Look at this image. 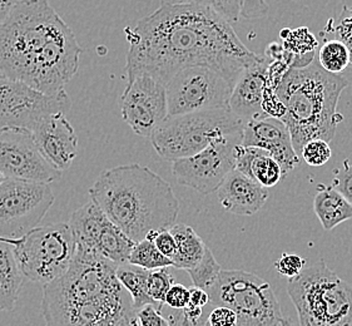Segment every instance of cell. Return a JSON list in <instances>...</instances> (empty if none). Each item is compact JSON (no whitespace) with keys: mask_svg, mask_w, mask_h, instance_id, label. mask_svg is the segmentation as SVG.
<instances>
[{"mask_svg":"<svg viewBox=\"0 0 352 326\" xmlns=\"http://www.w3.org/2000/svg\"><path fill=\"white\" fill-rule=\"evenodd\" d=\"M25 279L47 285L64 275L76 256V240L68 224L38 226L18 240H6Z\"/></svg>","mask_w":352,"mask_h":326,"instance_id":"obj_9","label":"cell"},{"mask_svg":"<svg viewBox=\"0 0 352 326\" xmlns=\"http://www.w3.org/2000/svg\"><path fill=\"white\" fill-rule=\"evenodd\" d=\"M157 248L162 252L163 255L168 259H173V256L176 255L177 242L175 236L170 232V230H164L160 231L155 235V240Z\"/></svg>","mask_w":352,"mask_h":326,"instance_id":"obj_40","label":"cell"},{"mask_svg":"<svg viewBox=\"0 0 352 326\" xmlns=\"http://www.w3.org/2000/svg\"><path fill=\"white\" fill-rule=\"evenodd\" d=\"M322 39H338L344 43L350 52V65L352 67V10L344 7L338 18H332L320 33Z\"/></svg>","mask_w":352,"mask_h":326,"instance_id":"obj_29","label":"cell"},{"mask_svg":"<svg viewBox=\"0 0 352 326\" xmlns=\"http://www.w3.org/2000/svg\"><path fill=\"white\" fill-rule=\"evenodd\" d=\"M82 48L48 0H21L0 23V76L58 97L77 74Z\"/></svg>","mask_w":352,"mask_h":326,"instance_id":"obj_2","label":"cell"},{"mask_svg":"<svg viewBox=\"0 0 352 326\" xmlns=\"http://www.w3.org/2000/svg\"><path fill=\"white\" fill-rule=\"evenodd\" d=\"M350 8H351V10H352V7H350Z\"/></svg>","mask_w":352,"mask_h":326,"instance_id":"obj_49","label":"cell"},{"mask_svg":"<svg viewBox=\"0 0 352 326\" xmlns=\"http://www.w3.org/2000/svg\"><path fill=\"white\" fill-rule=\"evenodd\" d=\"M306 263L307 261L302 256L283 252L276 261L275 268L281 276L287 277L289 280L301 275L303 270L306 269Z\"/></svg>","mask_w":352,"mask_h":326,"instance_id":"obj_34","label":"cell"},{"mask_svg":"<svg viewBox=\"0 0 352 326\" xmlns=\"http://www.w3.org/2000/svg\"><path fill=\"white\" fill-rule=\"evenodd\" d=\"M190 291L181 284H173L169 289L164 304L173 310H184L190 305Z\"/></svg>","mask_w":352,"mask_h":326,"instance_id":"obj_38","label":"cell"},{"mask_svg":"<svg viewBox=\"0 0 352 326\" xmlns=\"http://www.w3.org/2000/svg\"><path fill=\"white\" fill-rule=\"evenodd\" d=\"M242 135L219 137L197 155L172 162V173L177 182L202 195L217 192L225 178L236 170V155Z\"/></svg>","mask_w":352,"mask_h":326,"instance_id":"obj_13","label":"cell"},{"mask_svg":"<svg viewBox=\"0 0 352 326\" xmlns=\"http://www.w3.org/2000/svg\"><path fill=\"white\" fill-rule=\"evenodd\" d=\"M217 196L221 205L228 213L252 216L267 202L268 191L252 178L234 170L219 186Z\"/></svg>","mask_w":352,"mask_h":326,"instance_id":"obj_20","label":"cell"},{"mask_svg":"<svg viewBox=\"0 0 352 326\" xmlns=\"http://www.w3.org/2000/svg\"><path fill=\"white\" fill-rule=\"evenodd\" d=\"M314 211L326 231L352 219V205L331 184H320L314 199Z\"/></svg>","mask_w":352,"mask_h":326,"instance_id":"obj_23","label":"cell"},{"mask_svg":"<svg viewBox=\"0 0 352 326\" xmlns=\"http://www.w3.org/2000/svg\"><path fill=\"white\" fill-rule=\"evenodd\" d=\"M0 171L7 178L52 184L62 172L48 162L27 128L0 129Z\"/></svg>","mask_w":352,"mask_h":326,"instance_id":"obj_15","label":"cell"},{"mask_svg":"<svg viewBox=\"0 0 352 326\" xmlns=\"http://www.w3.org/2000/svg\"><path fill=\"white\" fill-rule=\"evenodd\" d=\"M301 157L303 161L312 167H321L329 162L332 157L330 143L324 140H314L305 144Z\"/></svg>","mask_w":352,"mask_h":326,"instance_id":"obj_33","label":"cell"},{"mask_svg":"<svg viewBox=\"0 0 352 326\" xmlns=\"http://www.w3.org/2000/svg\"><path fill=\"white\" fill-rule=\"evenodd\" d=\"M282 326H292V324H291V321L289 319H285L283 323H282Z\"/></svg>","mask_w":352,"mask_h":326,"instance_id":"obj_48","label":"cell"},{"mask_svg":"<svg viewBox=\"0 0 352 326\" xmlns=\"http://www.w3.org/2000/svg\"><path fill=\"white\" fill-rule=\"evenodd\" d=\"M68 225L74 236L77 251L106 259L118 266L128 263L135 242L92 199L72 213Z\"/></svg>","mask_w":352,"mask_h":326,"instance_id":"obj_12","label":"cell"},{"mask_svg":"<svg viewBox=\"0 0 352 326\" xmlns=\"http://www.w3.org/2000/svg\"><path fill=\"white\" fill-rule=\"evenodd\" d=\"M116 326H140L138 318H137V310L134 309L132 304L128 305L126 312H123V315L120 316Z\"/></svg>","mask_w":352,"mask_h":326,"instance_id":"obj_43","label":"cell"},{"mask_svg":"<svg viewBox=\"0 0 352 326\" xmlns=\"http://www.w3.org/2000/svg\"><path fill=\"white\" fill-rule=\"evenodd\" d=\"M32 133L43 156L56 170H68L78 156V135L65 113L50 114L36 126Z\"/></svg>","mask_w":352,"mask_h":326,"instance_id":"obj_18","label":"cell"},{"mask_svg":"<svg viewBox=\"0 0 352 326\" xmlns=\"http://www.w3.org/2000/svg\"><path fill=\"white\" fill-rule=\"evenodd\" d=\"M53 204L50 184L7 178L0 186V239L18 240L28 234Z\"/></svg>","mask_w":352,"mask_h":326,"instance_id":"obj_11","label":"cell"},{"mask_svg":"<svg viewBox=\"0 0 352 326\" xmlns=\"http://www.w3.org/2000/svg\"><path fill=\"white\" fill-rule=\"evenodd\" d=\"M117 263L76 250L71 268L43 285L45 326H116L126 312Z\"/></svg>","mask_w":352,"mask_h":326,"instance_id":"obj_3","label":"cell"},{"mask_svg":"<svg viewBox=\"0 0 352 326\" xmlns=\"http://www.w3.org/2000/svg\"><path fill=\"white\" fill-rule=\"evenodd\" d=\"M148 275V270L141 269L129 263L120 265L117 269V277L122 286L131 294L132 305L135 310H140L146 305H161L149 296L147 287Z\"/></svg>","mask_w":352,"mask_h":326,"instance_id":"obj_25","label":"cell"},{"mask_svg":"<svg viewBox=\"0 0 352 326\" xmlns=\"http://www.w3.org/2000/svg\"><path fill=\"white\" fill-rule=\"evenodd\" d=\"M164 305H146L137 310L140 326H170L168 318L162 315Z\"/></svg>","mask_w":352,"mask_h":326,"instance_id":"obj_37","label":"cell"},{"mask_svg":"<svg viewBox=\"0 0 352 326\" xmlns=\"http://www.w3.org/2000/svg\"><path fill=\"white\" fill-rule=\"evenodd\" d=\"M89 196L134 242L172 228L179 213L172 186L138 163L103 171L89 188Z\"/></svg>","mask_w":352,"mask_h":326,"instance_id":"obj_4","label":"cell"},{"mask_svg":"<svg viewBox=\"0 0 352 326\" xmlns=\"http://www.w3.org/2000/svg\"><path fill=\"white\" fill-rule=\"evenodd\" d=\"M349 80L324 71L316 62L306 68H289L276 93L286 108L281 121L289 128L294 149L301 156L306 143L314 140L331 142L338 123L344 121L338 112L341 93Z\"/></svg>","mask_w":352,"mask_h":326,"instance_id":"obj_5","label":"cell"},{"mask_svg":"<svg viewBox=\"0 0 352 326\" xmlns=\"http://www.w3.org/2000/svg\"><path fill=\"white\" fill-rule=\"evenodd\" d=\"M242 146L266 151L280 163L285 177L300 163V156L294 149L289 128L277 118L247 122L242 135Z\"/></svg>","mask_w":352,"mask_h":326,"instance_id":"obj_17","label":"cell"},{"mask_svg":"<svg viewBox=\"0 0 352 326\" xmlns=\"http://www.w3.org/2000/svg\"><path fill=\"white\" fill-rule=\"evenodd\" d=\"M280 36L285 50L291 53L295 58L312 54L316 52L318 47L316 36L306 27H300L294 30L282 29Z\"/></svg>","mask_w":352,"mask_h":326,"instance_id":"obj_28","label":"cell"},{"mask_svg":"<svg viewBox=\"0 0 352 326\" xmlns=\"http://www.w3.org/2000/svg\"><path fill=\"white\" fill-rule=\"evenodd\" d=\"M120 114L135 135L151 137L168 117L166 85L148 74L129 79L120 97Z\"/></svg>","mask_w":352,"mask_h":326,"instance_id":"obj_16","label":"cell"},{"mask_svg":"<svg viewBox=\"0 0 352 326\" xmlns=\"http://www.w3.org/2000/svg\"><path fill=\"white\" fill-rule=\"evenodd\" d=\"M268 10L270 7L266 0H243L241 17L248 21L261 19L268 14Z\"/></svg>","mask_w":352,"mask_h":326,"instance_id":"obj_39","label":"cell"},{"mask_svg":"<svg viewBox=\"0 0 352 326\" xmlns=\"http://www.w3.org/2000/svg\"><path fill=\"white\" fill-rule=\"evenodd\" d=\"M236 170L247 177L252 178L263 187H274L285 177L280 163L263 149L245 147L241 143L237 147Z\"/></svg>","mask_w":352,"mask_h":326,"instance_id":"obj_21","label":"cell"},{"mask_svg":"<svg viewBox=\"0 0 352 326\" xmlns=\"http://www.w3.org/2000/svg\"><path fill=\"white\" fill-rule=\"evenodd\" d=\"M124 32L128 80L148 74L167 85L184 68L207 65L236 85L242 72L260 57L245 47L230 23L196 3L161 6Z\"/></svg>","mask_w":352,"mask_h":326,"instance_id":"obj_1","label":"cell"},{"mask_svg":"<svg viewBox=\"0 0 352 326\" xmlns=\"http://www.w3.org/2000/svg\"><path fill=\"white\" fill-rule=\"evenodd\" d=\"M128 263L141 269L148 270V271L173 266L172 260L163 255L155 246V241L149 239L135 242Z\"/></svg>","mask_w":352,"mask_h":326,"instance_id":"obj_26","label":"cell"},{"mask_svg":"<svg viewBox=\"0 0 352 326\" xmlns=\"http://www.w3.org/2000/svg\"><path fill=\"white\" fill-rule=\"evenodd\" d=\"M21 0H0V23L7 18L9 12Z\"/></svg>","mask_w":352,"mask_h":326,"instance_id":"obj_45","label":"cell"},{"mask_svg":"<svg viewBox=\"0 0 352 326\" xmlns=\"http://www.w3.org/2000/svg\"><path fill=\"white\" fill-rule=\"evenodd\" d=\"M207 292L212 306L236 312L239 326H282L285 320L271 285L243 270H222Z\"/></svg>","mask_w":352,"mask_h":326,"instance_id":"obj_8","label":"cell"},{"mask_svg":"<svg viewBox=\"0 0 352 326\" xmlns=\"http://www.w3.org/2000/svg\"><path fill=\"white\" fill-rule=\"evenodd\" d=\"M221 271H222L221 265L214 259L211 250L207 248L202 261L198 263L196 268H193L187 272H188L190 280L193 283V286L207 291L211 287L212 285L217 281Z\"/></svg>","mask_w":352,"mask_h":326,"instance_id":"obj_30","label":"cell"},{"mask_svg":"<svg viewBox=\"0 0 352 326\" xmlns=\"http://www.w3.org/2000/svg\"><path fill=\"white\" fill-rule=\"evenodd\" d=\"M287 292L300 326H352V286L324 260L289 279Z\"/></svg>","mask_w":352,"mask_h":326,"instance_id":"obj_6","label":"cell"},{"mask_svg":"<svg viewBox=\"0 0 352 326\" xmlns=\"http://www.w3.org/2000/svg\"><path fill=\"white\" fill-rule=\"evenodd\" d=\"M233 88L232 82L212 67L184 68L166 85L168 116L230 109Z\"/></svg>","mask_w":352,"mask_h":326,"instance_id":"obj_10","label":"cell"},{"mask_svg":"<svg viewBox=\"0 0 352 326\" xmlns=\"http://www.w3.org/2000/svg\"><path fill=\"white\" fill-rule=\"evenodd\" d=\"M24 280L12 245L0 239V312L14 309Z\"/></svg>","mask_w":352,"mask_h":326,"instance_id":"obj_22","label":"cell"},{"mask_svg":"<svg viewBox=\"0 0 352 326\" xmlns=\"http://www.w3.org/2000/svg\"><path fill=\"white\" fill-rule=\"evenodd\" d=\"M177 242L176 255L173 256V268L178 270H190L196 268L202 261L207 246L201 236L188 225H175L169 228Z\"/></svg>","mask_w":352,"mask_h":326,"instance_id":"obj_24","label":"cell"},{"mask_svg":"<svg viewBox=\"0 0 352 326\" xmlns=\"http://www.w3.org/2000/svg\"><path fill=\"white\" fill-rule=\"evenodd\" d=\"M271 59L265 54L242 72L233 88L230 111L245 121L268 118L262 109L263 94L267 87V69Z\"/></svg>","mask_w":352,"mask_h":326,"instance_id":"obj_19","label":"cell"},{"mask_svg":"<svg viewBox=\"0 0 352 326\" xmlns=\"http://www.w3.org/2000/svg\"><path fill=\"white\" fill-rule=\"evenodd\" d=\"M173 284H175V277L169 272L168 268L149 271L148 281H147L148 294L157 304L164 305L166 295Z\"/></svg>","mask_w":352,"mask_h":326,"instance_id":"obj_31","label":"cell"},{"mask_svg":"<svg viewBox=\"0 0 352 326\" xmlns=\"http://www.w3.org/2000/svg\"><path fill=\"white\" fill-rule=\"evenodd\" d=\"M6 180H7V177H6V176H4V173L0 171V186H1V184H3Z\"/></svg>","mask_w":352,"mask_h":326,"instance_id":"obj_47","label":"cell"},{"mask_svg":"<svg viewBox=\"0 0 352 326\" xmlns=\"http://www.w3.org/2000/svg\"><path fill=\"white\" fill-rule=\"evenodd\" d=\"M173 310V309H172ZM208 312L202 319H193L184 310H173L168 315L169 325L170 326H206V320Z\"/></svg>","mask_w":352,"mask_h":326,"instance_id":"obj_41","label":"cell"},{"mask_svg":"<svg viewBox=\"0 0 352 326\" xmlns=\"http://www.w3.org/2000/svg\"><path fill=\"white\" fill-rule=\"evenodd\" d=\"M318 63L324 71L340 74L350 65V52L338 39H324L318 50Z\"/></svg>","mask_w":352,"mask_h":326,"instance_id":"obj_27","label":"cell"},{"mask_svg":"<svg viewBox=\"0 0 352 326\" xmlns=\"http://www.w3.org/2000/svg\"><path fill=\"white\" fill-rule=\"evenodd\" d=\"M196 0H160L161 6H186L193 4Z\"/></svg>","mask_w":352,"mask_h":326,"instance_id":"obj_46","label":"cell"},{"mask_svg":"<svg viewBox=\"0 0 352 326\" xmlns=\"http://www.w3.org/2000/svg\"><path fill=\"white\" fill-rule=\"evenodd\" d=\"M206 326H239L236 312L227 306H213L206 320Z\"/></svg>","mask_w":352,"mask_h":326,"instance_id":"obj_36","label":"cell"},{"mask_svg":"<svg viewBox=\"0 0 352 326\" xmlns=\"http://www.w3.org/2000/svg\"><path fill=\"white\" fill-rule=\"evenodd\" d=\"M201 7L208 8L227 23L233 24L240 19L243 0H196Z\"/></svg>","mask_w":352,"mask_h":326,"instance_id":"obj_32","label":"cell"},{"mask_svg":"<svg viewBox=\"0 0 352 326\" xmlns=\"http://www.w3.org/2000/svg\"><path fill=\"white\" fill-rule=\"evenodd\" d=\"M331 186L336 188L352 205V164L349 160L344 161L342 170L333 172Z\"/></svg>","mask_w":352,"mask_h":326,"instance_id":"obj_35","label":"cell"},{"mask_svg":"<svg viewBox=\"0 0 352 326\" xmlns=\"http://www.w3.org/2000/svg\"><path fill=\"white\" fill-rule=\"evenodd\" d=\"M190 291V305L188 306H195V307H202V309H204V307H207V305L210 304V295H208L207 291L196 287V286H193Z\"/></svg>","mask_w":352,"mask_h":326,"instance_id":"obj_42","label":"cell"},{"mask_svg":"<svg viewBox=\"0 0 352 326\" xmlns=\"http://www.w3.org/2000/svg\"><path fill=\"white\" fill-rule=\"evenodd\" d=\"M286 50L280 43H271L265 50V56L270 58L271 61H281L285 58Z\"/></svg>","mask_w":352,"mask_h":326,"instance_id":"obj_44","label":"cell"},{"mask_svg":"<svg viewBox=\"0 0 352 326\" xmlns=\"http://www.w3.org/2000/svg\"><path fill=\"white\" fill-rule=\"evenodd\" d=\"M247 122L230 109L168 116L151 135L155 152L166 161L188 158L219 137L243 133Z\"/></svg>","mask_w":352,"mask_h":326,"instance_id":"obj_7","label":"cell"},{"mask_svg":"<svg viewBox=\"0 0 352 326\" xmlns=\"http://www.w3.org/2000/svg\"><path fill=\"white\" fill-rule=\"evenodd\" d=\"M71 107L68 93L52 97L25 83L0 76V129L27 128L33 131L50 114L67 113Z\"/></svg>","mask_w":352,"mask_h":326,"instance_id":"obj_14","label":"cell"}]
</instances>
